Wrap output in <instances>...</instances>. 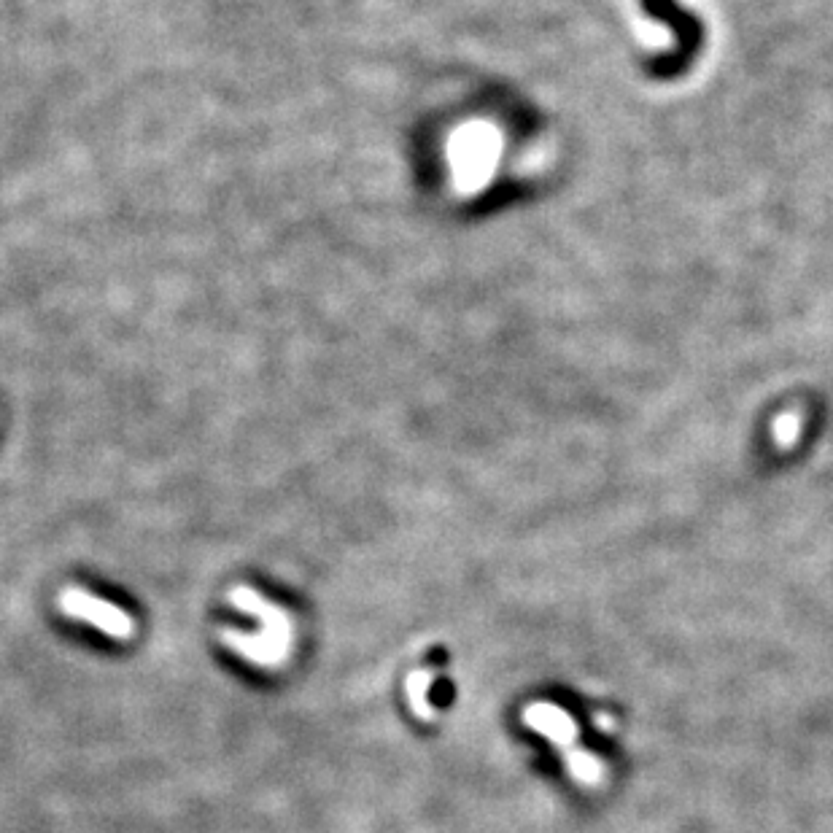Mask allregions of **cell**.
<instances>
[{
	"instance_id": "1",
	"label": "cell",
	"mask_w": 833,
	"mask_h": 833,
	"mask_svg": "<svg viewBox=\"0 0 833 833\" xmlns=\"http://www.w3.org/2000/svg\"><path fill=\"white\" fill-rule=\"evenodd\" d=\"M227 602L232 607H238L240 612H249V615L259 618L262 629L257 634L224 629V645L235 650L246 661H251V664L262 666V669H281L289 661V656H292L294 642V623L289 618V612L284 607H278L275 602H270V599H265V596L249 588V585L232 588L230 594H227Z\"/></svg>"
},
{
	"instance_id": "2",
	"label": "cell",
	"mask_w": 833,
	"mask_h": 833,
	"mask_svg": "<svg viewBox=\"0 0 833 833\" xmlns=\"http://www.w3.org/2000/svg\"><path fill=\"white\" fill-rule=\"evenodd\" d=\"M523 723L545 736L550 745L559 750L572 780L588 785V788L602 785L607 777V766L591 750L580 745V728L567 709L548 704V701H534L523 709Z\"/></svg>"
},
{
	"instance_id": "3",
	"label": "cell",
	"mask_w": 833,
	"mask_h": 833,
	"mask_svg": "<svg viewBox=\"0 0 833 833\" xmlns=\"http://www.w3.org/2000/svg\"><path fill=\"white\" fill-rule=\"evenodd\" d=\"M57 607L63 615L73 618V621H84L89 626H95L111 639H133L135 637V621L133 615L125 610H119L116 604L103 602L100 596L89 594L84 588H68L57 599Z\"/></svg>"
},
{
	"instance_id": "4",
	"label": "cell",
	"mask_w": 833,
	"mask_h": 833,
	"mask_svg": "<svg viewBox=\"0 0 833 833\" xmlns=\"http://www.w3.org/2000/svg\"><path fill=\"white\" fill-rule=\"evenodd\" d=\"M432 683H435V672H429V669H413L408 674V680H405V696L410 701V709H413V715L418 720H426V723L437 718L435 707L429 701Z\"/></svg>"
}]
</instances>
